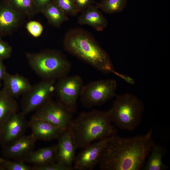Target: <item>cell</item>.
<instances>
[{
	"instance_id": "15",
	"label": "cell",
	"mask_w": 170,
	"mask_h": 170,
	"mask_svg": "<svg viewBox=\"0 0 170 170\" xmlns=\"http://www.w3.org/2000/svg\"><path fill=\"white\" fill-rule=\"evenodd\" d=\"M28 126L36 141H48L57 139L64 129L45 120L32 116L28 122Z\"/></svg>"
},
{
	"instance_id": "5",
	"label": "cell",
	"mask_w": 170,
	"mask_h": 170,
	"mask_svg": "<svg viewBox=\"0 0 170 170\" xmlns=\"http://www.w3.org/2000/svg\"><path fill=\"white\" fill-rule=\"evenodd\" d=\"M144 110L142 101L129 93L116 96L108 112L112 123L118 128L132 131L140 123Z\"/></svg>"
},
{
	"instance_id": "4",
	"label": "cell",
	"mask_w": 170,
	"mask_h": 170,
	"mask_svg": "<svg viewBox=\"0 0 170 170\" xmlns=\"http://www.w3.org/2000/svg\"><path fill=\"white\" fill-rule=\"evenodd\" d=\"M26 57L31 69L42 79L56 81L68 75L71 68L67 59L55 50L26 53Z\"/></svg>"
},
{
	"instance_id": "36",
	"label": "cell",
	"mask_w": 170,
	"mask_h": 170,
	"mask_svg": "<svg viewBox=\"0 0 170 170\" xmlns=\"http://www.w3.org/2000/svg\"><path fill=\"white\" fill-rule=\"evenodd\" d=\"M3 1H5V0H3Z\"/></svg>"
},
{
	"instance_id": "12",
	"label": "cell",
	"mask_w": 170,
	"mask_h": 170,
	"mask_svg": "<svg viewBox=\"0 0 170 170\" xmlns=\"http://www.w3.org/2000/svg\"><path fill=\"white\" fill-rule=\"evenodd\" d=\"M57 139L56 162L73 170V164L77 149L68 127Z\"/></svg>"
},
{
	"instance_id": "1",
	"label": "cell",
	"mask_w": 170,
	"mask_h": 170,
	"mask_svg": "<svg viewBox=\"0 0 170 170\" xmlns=\"http://www.w3.org/2000/svg\"><path fill=\"white\" fill-rule=\"evenodd\" d=\"M151 128L146 134L130 137L114 135L108 138L100 155L101 170H140L154 143Z\"/></svg>"
},
{
	"instance_id": "34",
	"label": "cell",
	"mask_w": 170,
	"mask_h": 170,
	"mask_svg": "<svg viewBox=\"0 0 170 170\" xmlns=\"http://www.w3.org/2000/svg\"><path fill=\"white\" fill-rule=\"evenodd\" d=\"M0 170H2V168L1 165V163H0Z\"/></svg>"
},
{
	"instance_id": "32",
	"label": "cell",
	"mask_w": 170,
	"mask_h": 170,
	"mask_svg": "<svg viewBox=\"0 0 170 170\" xmlns=\"http://www.w3.org/2000/svg\"><path fill=\"white\" fill-rule=\"evenodd\" d=\"M6 72V67L3 62V60L0 59V87L2 86L3 78Z\"/></svg>"
},
{
	"instance_id": "23",
	"label": "cell",
	"mask_w": 170,
	"mask_h": 170,
	"mask_svg": "<svg viewBox=\"0 0 170 170\" xmlns=\"http://www.w3.org/2000/svg\"><path fill=\"white\" fill-rule=\"evenodd\" d=\"M127 4V0H102L97 7L105 13L114 14L122 12Z\"/></svg>"
},
{
	"instance_id": "9",
	"label": "cell",
	"mask_w": 170,
	"mask_h": 170,
	"mask_svg": "<svg viewBox=\"0 0 170 170\" xmlns=\"http://www.w3.org/2000/svg\"><path fill=\"white\" fill-rule=\"evenodd\" d=\"M25 115L21 111L11 114L0 126V144L3 148L24 136L28 127Z\"/></svg>"
},
{
	"instance_id": "19",
	"label": "cell",
	"mask_w": 170,
	"mask_h": 170,
	"mask_svg": "<svg viewBox=\"0 0 170 170\" xmlns=\"http://www.w3.org/2000/svg\"><path fill=\"white\" fill-rule=\"evenodd\" d=\"M167 149L164 146L154 143L149 154L146 162L143 168L144 170H165L169 168L162 162L166 154Z\"/></svg>"
},
{
	"instance_id": "2",
	"label": "cell",
	"mask_w": 170,
	"mask_h": 170,
	"mask_svg": "<svg viewBox=\"0 0 170 170\" xmlns=\"http://www.w3.org/2000/svg\"><path fill=\"white\" fill-rule=\"evenodd\" d=\"M112 123L108 111L93 110L80 113L68 128L76 149H83L95 140L116 134Z\"/></svg>"
},
{
	"instance_id": "21",
	"label": "cell",
	"mask_w": 170,
	"mask_h": 170,
	"mask_svg": "<svg viewBox=\"0 0 170 170\" xmlns=\"http://www.w3.org/2000/svg\"><path fill=\"white\" fill-rule=\"evenodd\" d=\"M41 12L50 24L56 27H60L63 22L68 20L67 15L53 0Z\"/></svg>"
},
{
	"instance_id": "6",
	"label": "cell",
	"mask_w": 170,
	"mask_h": 170,
	"mask_svg": "<svg viewBox=\"0 0 170 170\" xmlns=\"http://www.w3.org/2000/svg\"><path fill=\"white\" fill-rule=\"evenodd\" d=\"M116 87L113 79L91 82L83 87L80 96L82 104L86 108L102 105L116 96Z\"/></svg>"
},
{
	"instance_id": "18",
	"label": "cell",
	"mask_w": 170,
	"mask_h": 170,
	"mask_svg": "<svg viewBox=\"0 0 170 170\" xmlns=\"http://www.w3.org/2000/svg\"><path fill=\"white\" fill-rule=\"evenodd\" d=\"M56 144H53L34 150L24 162L31 164L35 166L56 162Z\"/></svg>"
},
{
	"instance_id": "27",
	"label": "cell",
	"mask_w": 170,
	"mask_h": 170,
	"mask_svg": "<svg viewBox=\"0 0 170 170\" xmlns=\"http://www.w3.org/2000/svg\"><path fill=\"white\" fill-rule=\"evenodd\" d=\"M32 170H72L70 168L56 162H52L43 165L32 167Z\"/></svg>"
},
{
	"instance_id": "30",
	"label": "cell",
	"mask_w": 170,
	"mask_h": 170,
	"mask_svg": "<svg viewBox=\"0 0 170 170\" xmlns=\"http://www.w3.org/2000/svg\"><path fill=\"white\" fill-rule=\"evenodd\" d=\"M37 12L42 9L52 0H33Z\"/></svg>"
},
{
	"instance_id": "13",
	"label": "cell",
	"mask_w": 170,
	"mask_h": 170,
	"mask_svg": "<svg viewBox=\"0 0 170 170\" xmlns=\"http://www.w3.org/2000/svg\"><path fill=\"white\" fill-rule=\"evenodd\" d=\"M25 15L6 1L0 3V36L11 34L21 25Z\"/></svg>"
},
{
	"instance_id": "29",
	"label": "cell",
	"mask_w": 170,
	"mask_h": 170,
	"mask_svg": "<svg viewBox=\"0 0 170 170\" xmlns=\"http://www.w3.org/2000/svg\"><path fill=\"white\" fill-rule=\"evenodd\" d=\"M78 13L82 12L93 5L94 0H74Z\"/></svg>"
},
{
	"instance_id": "20",
	"label": "cell",
	"mask_w": 170,
	"mask_h": 170,
	"mask_svg": "<svg viewBox=\"0 0 170 170\" xmlns=\"http://www.w3.org/2000/svg\"><path fill=\"white\" fill-rule=\"evenodd\" d=\"M18 104L3 88L0 89V127L12 113L17 112Z\"/></svg>"
},
{
	"instance_id": "25",
	"label": "cell",
	"mask_w": 170,
	"mask_h": 170,
	"mask_svg": "<svg viewBox=\"0 0 170 170\" xmlns=\"http://www.w3.org/2000/svg\"><path fill=\"white\" fill-rule=\"evenodd\" d=\"M67 15L74 16L78 13L74 0H53Z\"/></svg>"
},
{
	"instance_id": "33",
	"label": "cell",
	"mask_w": 170,
	"mask_h": 170,
	"mask_svg": "<svg viewBox=\"0 0 170 170\" xmlns=\"http://www.w3.org/2000/svg\"><path fill=\"white\" fill-rule=\"evenodd\" d=\"M5 160L4 159L0 157V163H2L5 161Z\"/></svg>"
},
{
	"instance_id": "10",
	"label": "cell",
	"mask_w": 170,
	"mask_h": 170,
	"mask_svg": "<svg viewBox=\"0 0 170 170\" xmlns=\"http://www.w3.org/2000/svg\"><path fill=\"white\" fill-rule=\"evenodd\" d=\"M72 114L58 102L52 99L36 110L32 117L42 119L65 129L68 127L72 119Z\"/></svg>"
},
{
	"instance_id": "35",
	"label": "cell",
	"mask_w": 170,
	"mask_h": 170,
	"mask_svg": "<svg viewBox=\"0 0 170 170\" xmlns=\"http://www.w3.org/2000/svg\"><path fill=\"white\" fill-rule=\"evenodd\" d=\"M1 127H0V134L1 133Z\"/></svg>"
},
{
	"instance_id": "7",
	"label": "cell",
	"mask_w": 170,
	"mask_h": 170,
	"mask_svg": "<svg viewBox=\"0 0 170 170\" xmlns=\"http://www.w3.org/2000/svg\"><path fill=\"white\" fill-rule=\"evenodd\" d=\"M56 81L42 79L22 96L21 112L25 116L52 100Z\"/></svg>"
},
{
	"instance_id": "14",
	"label": "cell",
	"mask_w": 170,
	"mask_h": 170,
	"mask_svg": "<svg viewBox=\"0 0 170 170\" xmlns=\"http://www.w3.org/2000/svg\"><path fill=\"white\" fill-rule=\"evenodd\" d=\"M36 141L31 134L25 135L10 145L3 148V154L13 160L24 162L34 150Z\"/></svg>"
},
{
	"instance_id": "26",
	"label": "cell",
	"mask_w": 170,
	"mask_h": 170,
	"mask_svg": "<svg viewBox=\"0 0 170 170\" xmlns=\"http://www.w3.org/2000/svg\"><path fill=\"white\" fill-rule=\"evenodd\" d=\"M26 27L29 33L35 37H39L42 34L43 29V26L41 23L34 20L28 22Z\"/></svg>"
},
{
	"instance_id": "3",
	"label": "cell",
	"mask_w": 170,
	"mask_h": 170,
	"mask_svg": "<svg viewBox=\"0 0 170 170\" xmlns=\"http://www.w3.org/2000/svg\"><path fill=\"white\" fill-rule=\"evenodd\" d=\"M64 48L70 54L105 74L115 70L105 51L89 32L80 28L72 29L66 34Z\"/></svg>"
},
{
	"instance_id": "11",
	"label": "cell",
	"mask_w": 170,
	"mask_h": 170,
	"mask_svg": "<svg viewBox=\"0 0 170 170\" xmlns=\"http://www.w3.org/2000/svg\"><path fill=\"white\" fill-rule=\"evenodd\" d=\"M108 138L100 140L83 148L75 156L73 168L76 170H92L98 164L101 151Z\"/></svg>"
},
{
	"instance_id": "22",
	"label": "cell",
	"mask_w": 170,
	"mask_h": 170,
	"mask_svg": "<svg viewBox=\"0 0 170 170\" xmlns=\"http://www.w3.org/2000/svg\"><path fill=\"white\" fill-rule=\"evenodd\" d=\"M5 1L24 15L31 17L38 13L33 0Z\"/></svg>"
},
{
	"instance_id": "8",
	"label": "cell",
	"mask_w": 170,
	"mask_h": 170,
	"mask_svg": "<svg viewBox=\"0 0 170 170\" xmlns=\"http://www.w3.org/2000/svg\"><path fill=\"white\" fill-rule=\"evenodd\" d=\"M84 85L82 78L78 75H67L58 80L54 90L57 101L72 113H75Z\"/></svg>"
},
{
	"instance_id": "31",
	"label": "cell",
	"mask_w": 170,
	"mask_h": 170,
	"mask_svg": "<svg viewBox=\"0 0 170 170\" xmlns=\"http://www.w3.org/2000/svg\"><path fill=\"white\" fill-rule=\"evenodd\" d=\"M113 74L130 84L134 85L135 83V80L127 75L119 73L115 71Z\"/></svg>"
},
{
	"instance_id": "16",
	"label": "cell",
	"mask_w": 170,
	"mask_h": 170,
	"mask_svg": "<svg viewBox=\"0 0 170 170\" xmlns=\"http://www.w3.org/2000/svg\"><path fill=\"white\" fill-rule=\"evenodd\" d=\"M2 82L3 88L14 98L22 96L32 86L28 79L18 73L11 74L6 72Z\"/></svg>"
},
{
	"instance_id": "28",
	"label": "cell",
	"mask_w": 170,
	"mask_h": 170,
	"mask_svg": "<svg viewBox=\"0 0 170 170\" xmlns=\"http://www.w3.org/2000/svg\"><path fill=\"white\" fill-rule=\"evenodd\" d=\"M12 53L11 46L0 36V59L3 60L10 58Z\"/></svg>"
},
{
	"instance_id": "17",
	"label": "cell",
	"mask_w": 170,
	"mask_h": 170,
	"mask_svg": "<svg viewBox=\"0 0 170 170\" xmlns=\"http://www.w3.org/2000/svg\"><path fill=\"white\" fill-rule=\"evenodd\" d=\"M97 6L93 5L82 12L77 19L81 25H88L98 31H101L107 26L108 21Z\"/></svg>"
},
{
	"instance_id": "24",
	"label": "cell",
	"mask_w": 170,
	"mask_h": 170,
	"mask_svg": "<svg viewBox=\"0 0 170 170\" xmlns=\"http://www.w3.org/2000/svg\"><path fill=\"white\" fill-rule=\"evenodd\" d=\"M1 165L2 170H32V167L21 161L5 160Z\"/></svg>"
}]
</instances>
